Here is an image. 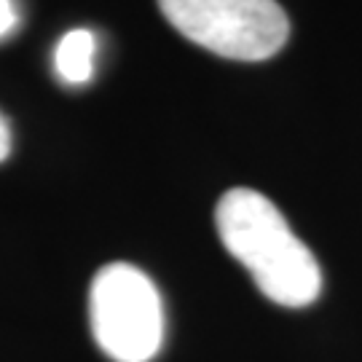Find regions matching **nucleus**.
I'll use <instances>...</instances> for the list:
<instances>
[{"mask_svg": "<svg viewBox=\"0 0 362 362\" xmlns=\"http://www.w3.org/2000/svg\"><path fill=\"white\" fill-rule=\"evenodd\" d=\"M16 25V8L11 0H0V38H6Z\"/></svg>", "mask_w": 362, "mask_h": 362, "instance_id": "obj_5", "label": "nucleus"}, {"mask_svg": "<svg viewBox=\"0 0 362 362\" xmlns=\"http://www.w3.org/2000/svg\"><path fill=\"white\" fill-rule=\"evenodd\" d=\"M11 153V129H8V121L0 113V161H6Z\"/></svg>", "mask_w": 362, "mask_h": 362, "instance_id": "obj_6", "label": "nucleus"}, {"mask_svg": "<svg viewBox=\"0 0 362 362\" xmlns=\"http://www.w3.org/2000/svg\"><path fill=\"white\" fill-rule=\"evenodd\" d=\"M94 52H97V38L89 30H73L57 43L54 52V67L65 83H86L94 76Z\"/></svg>", "mask_w": 362, "mask_h": 362, "instance_id": "obj_4", "label": "nucleus"}, {"mask_svg": "<svg viewBox=\"0 0 362 362\" xmlns=\"http://www.w3.org/2000/svg\"><path fill=\"white\" fill-rule=\"evenodd\" d=\"M158 8L180 35L236 62L269 59L290 38L276 0H158Z\"/></svg>", "mask_w": 362, "mask_h": 362, "instance_id": "obj_3", "label": "nucleus"}, {"mask_svg": "<svg viewBox=\"0 0 362 362\" xmlns=\"http://www.w3.org/2000/svg\"><path fill=\"white\" fill-rule=\"evenodd\" d=\"M97 346L113 362H151L164 344V306L156 285L129 263L103 266L89 290Z\"/></svg>", "mask_w": 362, "mask_h": 362, "instance_id": "obj_2", "label": "nucleus"}, {"mask_svg": "<svg viewBox=\"0 0 362 362\" xmlns=\"http://www.w3.org/2000/svg\"><path fill=\"white\" fill-rule=\"evenodd\" d=\"M215 226L220 242L250 272L269 300L287 309H303L320 298V263L269 196L252 188H231L220 196Z\"/></svg>", "mask_w": 362, "mask_h": 362, "instance_id": "obj_1", "label": "nucleus"}]
</instances>
